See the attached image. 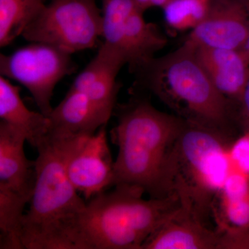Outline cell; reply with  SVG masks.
I'll use <instances>...</instances> for the list:
<instances>
[{"instance_id":"1","label":"cell","mask_w":249,"mask_h":249,"mask_svg":"<svg viewBox=\"0 0 249 249\" xmlns=\"http://www.w3.org/2000/svg\"><path fill=\"white\" fill-rule=\"evenodd\" d=\"M77 139L47 137L37 148L35 188L22 222L24 249H83L80 223L87 202L65 169Z\"/></svg>"},{"instance_id":"2","label":"cell","mask_w":249,"mask_h":249,"mask_svg":"<svg viewBox=\"0 0 249 249\" xmlns=\"http://www.w3.org/2000/svg\"><path fill=\"white\" fill-rule=\"evenodd\" d=\"M226 140L223 129L186 121L163 165L158 197L175 196L206 223L231 173Z\"/></svg>"},{"instance_id":"3","label":"cell","mask_w":249,"mask_h":249,"mask_svg":"<svg viewBox=\"0 0 249 249\" xmlns=\"http://www.w3.org/2000/svg\"><path fill=\"white\" fill-rule=\"evenodd\" d=\"M114 112L117 124L111 136L119 149L114 160V186L139 187L150 197L160 198L163 165L186 121L158 110L142 98L116 105Z\"/></svg>"},{"instance_id":"4","label":"cell","mask_w":249,"mask_h":249,"mask_svg":"<svg viewBox=\"0 0 249 249\" xmlns=\"http://www.w3.org/2000/svg\"><path fill=\"white\" fill-rule=\"evenodd\" d=\"M139 187L119 184L89 202L80 223L83 249H142L160 223L179 207L175 196L142 198Z\"/></svg>"},{"instance_id":"5","label":"cell","mask_w":249,"mask_h":249,"mask_svg":"<svg viewBox=\"0 0 249 249\" xmlns=\"http://www.w3.org/2000/svg\"><path fill=\"white\" fill-rule=\"evenodd\" d=\"M136 75L181 119L225 130L229 101L209 79L193 47L183 43L172 53L154 58Z\"/></svg>"},{"instance_id":"6","label":"cell","mask_w":249,"mask_h":249,"mask_svg":"<svg viewBox=\"0 0 249 249\" xmlns=\"http://www.w3.org/2000/svg\"><path fill=\"white\" fill-rule=\"evenodd\" d=\"M102 31V9L96 0H51L22 36L73 54L93 48Z\"/></svg>"},{"instance_id":"7","label":"cell","mask_w":249,"mask_h":249,"mask_svg":"<svg viewBox=\"0 0 249 249\" xmlns=\"http://www.w3.org/2000/svg\"><path fill=\"white\" fill-rule=\"evenodd\" d=\"M72 54L42 42L18 49L9 55H0L1 76L16 80L32 95L41 113L48 116L53 91L59 82L76 70Z\"/></svg>"},{"instance_id":"8","label":"cell","mask_w":249,"mask_h":249,"mask_svg":"<svg viewBox=\"0 0 249 249\" xmlns=\"http://www.w3.org/2000/svg\"><path fill=\"white\" fill-rule=\"evenodd\" d=\"M103 44L122 55L129 71L137 73L164 48L166 37L133 0H102Z\"/></svg>"},{"instance_id":"9","label":"cell","mask_w":249,"mask_h":249,"mask_svg":"<svg viewBox=\"0 0 249 249\" xmlns=\"http://www.w3.org/2000/svg\"><path fill=\"white\" fill-rule=\"evenodd\" d=\"M65 169L70 182L88 200L114 186V160L107 143L106 125L92 136L77 139Z\"/></svg>"},{"instance_id":"10","label":"cell","mask_w":249,"mask_h":249,"mask_svg":"<svg viewBox=\"0 0 249 249\" xmlns=\"http://www.w3.org/2000/svg\"><path fill=\"white\" fill-rule=\"evenodd\" d=\"M249 34V10L242 0H211L200 24L191 31L184 43L193 48L237 49Z\"/></svg>"},{"instance_id":"11","label":"cell","mask_w":249,"mask_h":249,"mask_svg":"<svg viewBox=\"0 0 249 249\" xmlns=\"http://www.w3.org/2000/svg\"><path fill=\"white\" fill-rule=\"evenodd\" d=\"M124 65L122 55L102 44L71 86L84 93L107 122L114 114L121 88L116 77Z\"/></svg>"},{"instance_id":"12","label":"cell","mask_w":249,"mask_h":249,"mask_svg":"<svg viewBox=\"0 0 249 249\" xmlns=\"http://www.w3.org/2000/svg\"><path fill=\"white\" fill-rule=\"evenodd\" d=\"M221 232L179 206L165 218L142 249H220Z\"/></svg>"},{"instance_id":"13","label":"cell","mask_w":249,"mask_h":249,"mask_svg":"<svg viewBox=\"0 0 249 249\" xmlns=\"http://www.w3.org/2000/svg\"><path fill=\"white\" fill-rule=\"evenodd\" d=\"M195 53L218 91L241 103L249 77V61L242 50L199 47Z\"/></svg>"},{"instance_id":"14","label":"cell","mask_w":249,"mask_h":249,"mask_svg":"<svg viewBox=\"0 0 249 249\" xmlns=\"http://www.w3.org/2000/svg\"><path fill=\"white\" fill-rule=\"evenodd\" d=\"M48 118L47 137L52 138L90 137L108 123L84 93L71 88Z\"/></svg>"},{"instance_id":"15","label":"cell","mask_w":249,"mask_h":249,"mask_svg":"<svg viewBox=\"0 0 249 249\" xmlns=\"http://www.w3.org/2000/svg\"><path fill=\"white\" fill-rule=\"evenodd\" d=\"M25 137L0 122V188L33 196L36 180V161L24 150Z\"/></svg>"},{"instance_id":"16","label":"cell","mask_w":249,"mask_h":249,"mask_svg":"<svg viewBox=\"0 0 249 249\" xmlns=\"http://www.w3.org/2000/svg\"><path fill=\"white\" fill-rule=\"evenodd\" d=\"M0 118L22 133L36 149L47 139L49 118L40 111L30 110L21 98L19 87L2 76L0 77Z\"/></svg>"},{"instance_id":"17","label":"cell","mask_w":249,"mask_h":249,"mask_svg":"<svg viewBox=\"0 0 249 249\" xmlns=\"http://www.w3.org/2000/svg\"><path fill=\"white\" fill-rule=\"evenodd\" d=\"M44 0H0V47H6L40 16Z\"/></svg>"},{"instance_id":"18","label":"cell","mask_w":249,"mask_h":249,"mask_svg":"<svg viewBox=\"0 0 249 249\" xmlns=\"http://www.w3.org/2000/svg\"><path fill=\"white\" fill-rule=\"evenodd\" d=\"M32 196L0 188V249H24L21 233L26 205Z\"/></svg>"},{"instance_id":"19","label":"cell","mask_w":249,"mask_h":249,"mask_svg":"<svg viewBox=\"0 0 249 249\" xmlns=\"http://www.w3.org/2000/svg\"><path fill=\"white\" fill-rule=\"evenodd\" d=\"M211 0H170L163 7L165 22L175 31L193 30L209 11Z\"/></svg>"},{"instance_id":"20","label":"cell","mask_w":249,"mask_h":249,"mask_svg":"<svg viewBox=\"0 0 249 249\" xmlns=\"http://www.w3.org/2000/svg\"><path fill=\"white\" fill-rule=\"evenodd\" d=\"M232 164L240 167L241 170L249 173V132L238 139L229 149Z\"/></svg>"},{"instance_id":"21","label":"cell","mask_w":249,"mask_h":249,"mask_svg":"<svg viewBox=\"0 0 249 249\" xmlns=\"http://www.w3.org/2000/svg\"><path fill=\"white\" fill-rule=\"evenodd\" d=\"M170 1V0H133L137 7L143 13L145 10L155 6L164 7Z\"/></svg>"},{"instance_id":"22","label":"cell","mask_w":249,"mask_h":249,"mask_svg":"<svg viewBox=\"0 0 249 249\" xmlns=\"http://www.w3.org/2000/svg\"><path fill=\"white\" fill-rule=\"evenodd\" d=\"M241 103H242L243 117L249 118V77L243 95H242Z\"/></svg>"},{"instance_id":"23","label":"cell","mask_w":249,"mask_h":249,"mask_svg":"<svg viewBox=\"0 0 249 249\" xmlns=\"http://www.w3.org/2000/svg\"><path fill=\"white\" fill-rule=\"evenodd\" d=\"M242 52L245 53L246 57H247V59H248L249 61V34L248 37H247V40L246 41L245 45L242 47V49H241Z\"/></svg>"},{"instance_id":"24","label":"cell","mask_w":249,"mask_h":249,"mask_svg":"<svg viewBox=\"0 0 249 249\" xmlns=\"http://www.w3.org/2000/svg\"><path fill=\"white\" fill-rule=\"evenodd\" d=\"M243 124L244 127H245L246 132H249V118L243 117Z\"/></svg>"},{"instance_id":"25","label":"cell","mask_w":249,"mask_h":249,"mask_svg":"<svg viewBox=\"0 0 249 249\" xmlns=\"http://www.w3.org/2000/svg\"><path fill=\"white\" fill-rule=\"evenodd\" d=\"M246 4H247V7H248V9L249 10V0L247 1V2H245Z\"/></svg>"},{"instance_id":"26","label":"cell","mask_w":249,"mask_h":249,"mask_svg":"<svg viewBox=\"0 0 249 249\" xmlns=\"http://www.w3.org/2000/svg\"><path fill=\"white\" fill-rule=\"evenodd\" d=\"M242 1H245V2H246V1H248V0H242Z\"/></svg>"},{"instance_id":"27","label":"cell","mask_w":249,"mask_h":249,"mask_svg":"<svg viewBox=\"0 0 249 249\" xmlns=\"http://www.w3.org/2000/svg\"><path fill=\"white\" fill-rule=\"evenodd\" d=\"M44 1H46V0H44Z\"/></svg>"}]
</instances>
